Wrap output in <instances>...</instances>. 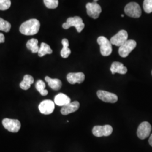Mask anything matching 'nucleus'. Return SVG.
Here are the masks:
<instances>
[{"label": "nucleus", "instance_id": "nucleus-28", "mask_svg": "<svg viewBox=\"0 0 152 152\" xmlns=\"http://www.w3.org/2000/svg\"><path fill=\"white\" fill-rule=\"evenodd\" d=\"M149 144H150V145L152 147V135H151L150 136V137H149Z\"/></svg>", "mask_w": 152, "mask_h": 152}, {"label": "nucleus", "instance_id": "nucleus-10", "mask_svg": "<svg viewBox=\"0 0 152 152\" xmlns=\"http://www.w3.org/2000/svg\"><path fill=\"white\" fill-rule=\"evenodd\" d=\"M87 15L94 19H97L102 12V7L97 2H88L86 5Z\"/></svg>", "mask_w": 152, "mask_h": 152}, {"label": "nucleus", "instance_id": "nucleus-23", "mask_svg": "<svg viewBox=\"0 0 152 152\" xmlns=\"http://www.w3.org/2000/svg\"><path fill=\"white\" fill-rule=\"evenodd\" d=\"M11 24L9 22L0 18V31H4L5 32H9L11 29Z\"/></svg>", "mask_w": 152, "mask_h": 152}, {"label": "nucleus", "instance_id": "nucleus-14", "mask_svg": "<svg viewBox=\"0 0 152 152\" xmlns=\"http://www.w3.org/2000/svg\"><path fill=\"white\" fill-rule=\"evenodd\" d=\"M80 108V103L77 101L71 102L63 106L61 109V113L63 115H68L72 113L75 112Z\"/></svg>", "mask_w": 152, "mask_h": 152}, {"label": "nucleus", "instance_id": "nucleus-11", "mask_svg": "<svg viewBox=\"0 0 152 152\" xmlns=\"http://www.w3.org/2000/svg\"><path fill=\"white\" fill-rule=\"evenodd\" d=\"M98 98L106 103H114L118 101V96L113 93L108 92L104 90L97 91Z\"/></svg>", "mask_w": 152, "mask_h": 152}, {"label": "nucleus", "instance_id": "nucleus-4", "mask_svg": "<svg viewBox=\"0 0 152 152\" xmlns=\"http://www.w3.org/2000/svg\"><path fill=\"white\" fill-rule=\"evenodd\" d=\"M125 12L127 15L134 18H138L141 15L140 6L136 2H130L125 6Z\"/></svg>", "mask_w": 152, "mask_h": 152}, {"label": "nucleus", "instance_id": "nucleus-8", "mask_svg": "<svg viewBox=\"0 0 152 152\" xmlns=\"http://www.w3.org/2000/svg\"><path fill=\"white\" fill-rule=\"evenodd\" d=\"M152 131L151 125L148 122H143L140 124L137 130V135L141 140L145 139L149 136Z\"/></svg>", "mask_w": 152, "mask_h": 152}, {"label": "nucleus", "instance_id": "nucleus-1", "mask_svg": "<svg viewBox=\"0 0 152 152\" xmlns=\"http://www.w3.org/2000/svg\"><path fill=\"white\" fill-rule=\"evenodd\" d=\"M40 28V23L36 19H31L22 23L19 31L26 36H32L37 34Z\"/></svg>", "mask_w": 152, "mask_h": 152}, {"label": "nucleus", "instance_id": "nucleus-2", "mask_svg": "<svg viewBox=\"0 0 152 152\" xmlns=\"http://www.w3.org/2000/svg\"><path fill=\"white\" fill-rule=\"evenodd\" d=\"M62 27L65 29H67L71 27H75L77 32L80 33L84 29L85 24L83 23L81 18L80 16H74L68 18L66 22L63 24Z\"/></svg>", "mask_w": 152, "mask_h": 152}, {"label": "nucleus", "instance_id": "nucleus-16", "mask_svg": "<svg viewBox=\"0 0 152 152\" xmlns=\"http://www.w3.org/2000/svg\"><path fill=\"white\" fill-rule=\"evenodd\" d=\"M54 103L59 106H64L65 105L71 103V99L64 94L59 93L55 96Z\"/></svg>", "mask_w": 152, "mask_h": 152}, {"label": "nucleus", "instance_id": "nucleus-13", "mask_svg": "<svg viewBox=\"0 0 152 152\" xmlns=\"http://www.w3.org/2000/svg\"><path fill=\"white\" fill-rule=\"evenodd\" d=\"M66 79L68 82L71 84L81 83L85 79V76L82 72L78 73H69L67 75Z\"/></svg>", "mask_w": 152, "mask_h": 152}, {"label": "nucleus", "instance_id": "nucleus-21", "mask_svg": "<svg viewBox=\"0 0 152 152\" xmlns=\"http://www.w3.org/2000/svg\"><path fill=\"white\" fill-rule=\"evenodd\" d=\"M52 53L53 50L50 48L49 45L44 42L41 43L38 52V56L39 57H42L46 54H51Z\"/></svg>", "mask_w": 152, "mask_h": 152}, {"label": "nucleus", "instance_id": "nucleus-7", "mask_svg": "<svg viewBox=\"0 0 152 152\" xmlns=\"http://www.w3.org/2000/svg\"><path fill=\"white\" fill-rule=\"evenodd\" d=\"M2 125L6 130L11 132H18L21 127V124L19 120L10 118L2 120Z\"/></svg>", "mask_w": 152, "mask_h": 152}, {"label": "nucleus", "instance_id": "nucleus-17", "mask_svg": "<svg viewBox=\"0 0 152 152\" xmlns=\"http://www.w3.org/2000/svg\"><path fill=\"white\" fill-rule=\"evenodd\" d=\"M45 81L48 82L49 86L54 90H60L62 86V83L59 79L58 78H51L48 76L45 77Z\"/></svg>", "mask_w": 152, "mask_h": 152}, {"label": "nucleus", "instance_id": "nucleus-26", "mask_svg": "<svg viewBox=\"0 0 152 152\" xmlns=\"http://www.w3.org/2000/svg\"><path fill=\"white\" fill-rule=\"evenodd\" d=\"M10 0H0V10H6L11 6Z\"/></svg>", "mask_w": 152, "mask_h": 152}, {"label": "nucleus", "instance_id": "nucleus-30", "mask_svg": "<svg viewBox=\"0 0 152 152\" xmlns=\"http://www.w3.org/2000/svg\"><path fill=\"white\" fill-rule=\"evenodd\" d=\"M121 16H122V17H124V14H122Z\"/></svg>", "mask_w": 152, "mask_h": 152}, {"label": "nucleus", "instance_id": "nucleus-18", "mask_svg": "<svg viewBox=\"0 0 152 152\" xmlns=\"http://www.w3.org/2000/svg\"><path fill=\"white\" fill-rule=\"evenodd\" d=\"M34 82V78L32 76L29 75H26L24 76L23 80L20 83V87L24 90H27L30 87L31 85Z\"/></svg>", "mask_w": 152, "mask_h": 152}, {"label": "nucleus", "instance_id": "nucleus-3", "mask_svg": "<svg viewBox=\"0 0 152 152\" xmlns=\"http://www.w3.org/2000/svg\"><path fill=\"white\" fill-rule=\"evenodd\" d=\"M98 44L100 46V53L104 56H107L112 52V46L110 41L104 36L99 37L97 39Z\"/></svg>", "mask_w": 152, "mask_h": 152}, {"label": "nucleus", "instance_id": "nucleus-31", "mask_svg": "<svg viewBox=\"0 0 152 152\" xmlns=\"http://www.w3.org/2000/svg\"></svg>", "mask_w": 152, "mask_h": 152}, {"label": "nucleus", "instance_id": "nucleus-15", "mask_svg": "<svg viewBox=\"0 0 152 152\" xmlns=\"http://www.w3.org/2000/svg\"><path fill=\"white\" fill-rule=\"evenodd\" d=\"M110 70L113 75L116 73L121 75H125L127 72V68L122 63L118 61H114L112 64Z\"/></svg>", "mask_w": 152, "mask_h": 152}, {"label": "nucleus", "instance_id": "nucleus-25", "mask_svg": "<svg viewBox=\"0 0 152 152\" xmlns=\"http://www.w3.org/2000/svg\"><path fill=\"white\" fill-rule=\"evenodd\" d=\"M143 9L148 14L152 12V0H144L143 2Z\"/></svg>", "mask_w": 152, "mask_h": 152}, {"label": "nucleus", "instance_id": "nucleus-6", "mask_svg": "<svg viewBox=\"0 0 152 152\" xmlns=\"http://www.w3.org/2000/svg\"><path fill=\"white\" fill-rule=\"evenodd\" d=\"M136 46L135 41L133 39L127 40L125 43L120 46L118 50V53L121 57L126 58L136 48Z\"/></svg>", "mask_w": 152, "mask_h": 152}, {"label": "nucleus", "instance_id": "nucleus-19", "mask_svg": "<svg viewBox=\"0 0 152 152\" xmlns=\"http://www.w3.org/2000/svg\"><path fill=\"white\" fill-rule=\"evenodd\" d=\"M61 43L63 45V49H61L60 51V55L62 58H67L69 55L71 54V51L70 49L68 48L69 46V41L67 39L64 38L63 39Z\"/></svg>", "mask_w": 152, "mask_h": 152}, {"label": "nucleus", "instance_id": "nucleus-22", "mask_svg": "<svg viewBox=\"0 0 152 152\" xmlns=\"http://www.w3.org/2000/svg\"><path fill=\"white\" fill-rule=\"evenodd\" d=\"M36 88L38 92L41 94L42 96H46L48 94V91L47 90H45L46 85L42 80H38L36 83Z\"/></svg>", "mask_w": 152, "mask_h": 152}, {"label": "nucleus", "instance_id": "nucleus-20", "mask_svg": "<svg viewBox=\"0 0 152 152\" xmlns=\"http://www.w3.org/2000/svg\"><path fill=\"white\" fill-rule=\"evenodd\" d=\"M38 44V41L37 39L32 38L28 41L26 46L27 49L31 50L33 53H37L39 49Z\"/></svg>", "mask_w": 152, "mask_h": 152}, {"label": "nucleus", "instance_id": "nucleus-29", "mask_svg": "<svg viewBox=\"0 0 152 152\" xmlns=\"http://www.w3.org/2000/svg\"><path fill=\"white\" fill-rule=\"evenodd\" d=\"M98 1V0H94V2H96Z\"/></svg>", "mask_w": 152, "mask_h": 152}, {"label": "nucleus", "instance_id": "nucleus-27", "mask_svg": "<svg viewBox=\"0 0 152 152\" xmlns=\"http://www.w3.org/2000/svg\"><path fill=\"white\" fill-rule=\"evenodd\" d=\"M5 36L3 33H0V44L5 42Z\"/></svg>", "mask_w": 152, "mask_h": 152}, {"label": "nucleus", "instance_id": "nucleus-24", "mask_svg": "<svg viewBox=\"0 0 152 152\" xmlns=\"http://www.w3.org/2000/svg\"><path fill=\"white\" fill-rule=\"evenodd\" d=\"M44 4L48 9H54L59 5L58 0H44Z\"/></svg>", "mask_w": 152, "mask_h": 152}, {"label": "nucleus", "instance_id": "nucleus-5", "mask_svg": "<svg viewBox=\"0 0 152 152\" xmlns=\"http://www.w3.org/2000/svg\"><path fill=\"white\" fill-rule=\"evenodd\" d=\"M113 128L110 125L95 126L92 129V134L96 137L108 136L112 134Z\"/></svg>", "mask_w": 152, "mask_h": 152}, {"label": "nucleus", "instance_id": "nucleus-9", "mask_svg": "<svg viewBox=\"0 0 152 152\" xmlns=\"http://www.w3.org/2000/svg\"><path fill=\"white\" fill-rule=\"evenodd\" d=\"M128 33L125 30H121L110 38V42L116 46H122L128 39Z\"/></svg>", "mask_w": 152, "mask_h": 152}, {"label": "nucleus", "instance_id": "nucleus-12", "mask_svg": "<svg viewBox=\"0 0 152 152\" xmlns=\"http://www.w3.org/2000/svg\"><path fill=\"white\" fill-rule=\"evenodd\" d=\"M38 108L42 114H51L55 109V103L50 100H45L39 104Z\"/></svg>", "mask_w": 152, "mask_h": 152}]
</instances>
